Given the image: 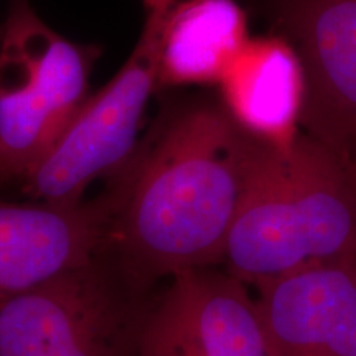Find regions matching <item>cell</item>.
Masks as SVG:
<instances>
[{
	"label": "cell",
	"mask_w": 356,
	"mask_h": 356,
	"mask_svg": "<svg viewBox=\"0 0 356 356\" xmlns=\"http://www.w3.org/2000/svg\"><path fill=\"white\" fill-rule=\"evenodd\" d=\"M147 12V22L155 24L167 15V12L175 6L178 0H142Z\"/></svg>",
	"instance_id": "7c38bea8"
},
{
	"label": "cell",
	"mask_w": 356,
	"mask_h": 356,
	"mask_svg": "<svg viewBox=\"0 0 356 356\" xmlns=\"http://www.w3.org/2000/svg\"><path fill=\"white\" fill-rule=\"evenodd\" d=\"M136 356H274L249 284L229 273L190 270L140 320Z\"/></svg>",
	"instance_id": "8992f818"
},
{
	"label": "cell",
	"mask_w": 356,
	"mask_h": 356,
	"mask_svg": "<svg viewBox=\"0 0 356 356\" xmlns=\"http://www.w3.org/2000/svg\"><path fill=\"white\" fill-rule=\"evenodd\" d=\"M348 170H350L351 175H353L355 181H356V145L353 149V154H351V157L348 160Z\"/></svg>",
	"instance_id": "4fadbf2b"
},
{
	"label": "cell",
	"mask_w": 356,
	"mask_h": 356,
	"mask_svg": "<svg viewBox=\"0 0 356 356\" xmlns=\"http://www.w3.org/2000/svg\"><path fill=\"white\" fill-rule=\"evenodd\" d=\"M249 287L274 356H356V256Z\"/></svg>",
	"instance_id": "ba28073f"
},
{
	"label": "cell",
	"mask_w": 356,
	"mask_h": 356,
	"mask_svg": "<svg viewBox=\"0 0 356 356\" xmlns=\"http://www.w3.org/2000/svg\"><path fill=\"white\" fill-rule=\"evenodd\" d=\"M275 15L304 65L302 132L348 168L356 145V0H277Z\"/></svg>",
	"instance_id": "52a82bcc"
},
{
	"label": "cell",
	"mask_w": 356,
	"mask_h": 356,
	"mask_svg": "<svg viewBox=\"0 0 356 356\" xmlns=\"http://www.w3.org/2000/svg\"><path fill=\"white\" fill-rule=\"evenodd\" d=\"M256 139L221 102L163 106L102 202L108 248L136 284L208 269L225 257L246 188Z\"/></svg>",
	"instance_id": "6da1fadb"
},
{
	"label": "cell",
	"mask_w": 356,
	"mask_h": 356,
	"mask_svg": "<svg viewBox=\"0 0 356 356\" xmlns=\"http://www.w3.org/2000/svg\"><path fill=\"white\" fill-rule=\"evenodd\" d=\"M0 185H2V180H0Z\"/></svg>",
	"instance_id": "5bb4252c"
},
{
	"label": "cell",
	"mask_w": 356,
	"mask_h": 356,
	"mask_svg": "<svg viewBox=\"0 0 356 356\" xmlns=\"http://www.w3.org/2000/svg\"><path fill=\"white\" fill-rule=\"evenodd\" d=\"M99 47L44 24L29 0L0 22V180H22L89 96Z\"/></svg>",
	"instance_id": "3957f363"
},
{
	"label": "cell",
	"mask_w": 356,
	"mask_h": 356,
	"mask_svg": "<svg viewBox=\"0 0 356 356\" xmlns=\"http://www.w3.org/2000/svg\"><path fill=\"white\" fill-rule=\"evenodd\" d=\"M108 238L101 198L73 204L0 200V299L96 264Z\"/></svg>",
	"instance_id": "9c48e42d"
},
{
	"label": "cell",
	"mask_w": 356,
	"mask_h": 356,
	"mask_svg": "<svg viewBox=\"0 0 356 356\" xmlns=\"http://www.w3.org/2000/svg\"><path fill=\"white\" fill-rule=\"evenodd\" d=\"M356 256V181L305 132L287 149L256 140L231 226L228 270L249 286L300 267Z\"/></svg>",
	"instance_id": "7a4b0ae2"
},
{
	"label": "cell",
	"mask_w": 356,
	"mask_h": 356,
	"mask_svg": "<svg viewBox=\"0 0 356 356\" xmlns=\"http://www.w3.org/2000/svg\"><path fill=\"white\" fill-rule=\"evenodd\" d=\"M139 327L92 264L0 299V356H136Z\"/></svg>",
	"instance_id": "5b68a950"
},
{
	"label": "cell",
	"mask_w": 356,
	"mask_h": 356,
	"mask_svg": "<svg viewBox=\"0 0 356 356\" xmlns=\"http://www.w3.org/2000/svg\"><path fill=\"white\" fill-rule=\"evenodd\" d=\"M145 29L154 33L159 89L218 84L249 40L234 0H178Z\"/></svg>",
	"instance_id": "8fae6325"
},
{
	"label": "cell",
	"mask_w": 356,
	"mask_h": 356,
	"mask_svg": "<svg viewBox=\"0 0 356 356\" xmlns=\"http://www.w3.org/2000/svg\"><path fill=\"white\" fill-rule=\"evenodd\" d=\"M218 86L222 108L252 139L287 149L300 137L305 71L289 40L249 38Z\"/></svg>",
	"instance_id": "30bf717a"
},
{
	"label": "cell",
	"mask_w": 356,
	"mask_h": 356,
	"mask_svg": "<svg viewBox=\"0 0 356 356\" xmlns=\"http://www.w3.org/2000/svg\"><path fill=\"white\" fill-rule=\"evenodd\" d=\"M159 91L154 33L144 29L132 55L108 84L89 95L26 175L35 202L73 204L101 177H114L139 147L150 96Z\"/></svg>",
	"instance_id": "277c9868"
}]
</instances>
